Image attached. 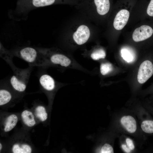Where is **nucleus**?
<instances>
[{
    "label": "nucleus",
    "mask_w": 153,
    "mask_h": 153,
    "mask_svg": "<svg viewBox=\"0 0 153 153\" xmlns=\"http://www.w3.org/2000/svg\"><path fill=\"white\" fill-rule=\"evenodd\" d=\"M64 31L63 37L75 46L83 45L93 39L94 31L91 22L80 14L69 21Z\"/></svg>",
    "instance_id": "1"
},
{
    "label": "nucleus",
    "mask_w": 153,
    "mask_h": 153,
    "mask_svg": "<svg viewBox=\"0 0 153 153\" xmlns=\"http://www.w3.org/2000/svg\"><path fill=\"white\" fill-rule=\"evenodd\" d=\"M27 1L29 2L19 4L14 10L9 12V17L16 21L26 20L30 12L35 8L57 4L75 6L80 0H29Z\"/></svg>",
    "instance_id": "2"
},
{
    "label": "nucleus",
    "mask_w": 153,
    "mask_h": 153,
    "mask_svg": "<svg viewBox=\"0 0 153 153\" xmlns=\"http://www.w3.org/2000/svg\"><path fill=\"white\" fill-rule=\"evenodd\" d=\"M75 7L80 14L93 23L98 16H104L109 12L110 2L109 0H80Z\"/></svg>",
    "instance_id": "3"
},
{
    "label": "nucleus",
    "mask_w": 153,
    "mask_h": 153,
    "mask_svg": "<svg viewBox=\"0 0 153 153\" xmlns=\"http://www.w3.org/2000/svg\"><path fill=\"white\" fill-rule=\"evenodd\" d=\"M47 60L52 63L65 67L73 64L71 58L61 50L56 48H37Z\"/></svg>",
    "instance_id": "4"
},
{
    "label": "nucleus",
    "mask_w": 153,
    "mask_h": 153,
    "mask_svg": "<svg viewBox=\"0 0 153 153\" xmlns=\"http://www.w3.org/2000/svg\"><path fill=\"white\" fill-rule=\"evenodd\" d=\"M16 53L24 60L33 65H42L44 64L42 60H46L37 48L23 47L19 49Z\"/></svg>",
    "instance_id": "5"
},
{
    "label": "nucleus",
    "mask_w": 153,
    "mask_h": 153,
    "mask_svg": "<svg viewBox=\"0 0 153 153\" xmlns=\"http://www.w3.org/2000/svg\"><path fill=\"white\" fill-rule=\"evenodd\" d=\"M153 74V65L148 60H145L140 65L138 71V82L142 84L146 82Z\"/></svg>",
    "instance_id": "6"
},
{
    "label": "nucleus",
    "mask_w": 153,
    "mask_h": 153,
    "mask_svg": "<svg viewBox=\"0 0 153 153\" xmlns=\"http://www.w3.org/2000/svg\"><path fill=\"white\" fill-rule=\"evenodd\" d=\"M153 33V30L150 26L143 25L136 29L133 32L132 38L135 42L144 41L150 37Z\"/></svg>",
    "instance_id": "7"
},
{
    "label": "nucleus",
    "mask_w": 153,
    "mask_h": 153,
    "mask_svg": "<svg viewBox=\"0 0 153 153\" xmlns=\"http://www.w3.org/2000/svg\"><path fill=\"white\" fill-rule=\"evenodd\" d=\"M129 13L126 9L120 10L116 15L113 23L114 28L116 30H120L125 26L128 20Z\"/></svg>",
    "instance_id": "8"
},
{
    "label": "nucleus",
    "mask_w": 153,
    "mask_h": 153,
    "mask_svg": "<svg viewBox=\"0 0 153 153\" xmlns=\"http://www.w3.org/2000/svg\"><path fill=\"white\" fill-rule=\"evenodd\" d=\"M121 123L128 131L131 133L135 132L137 129V124L135 120L130 116H124L120 120Z\"/></svg>",
    "instance_id": "9"
},
{
    "label": "nucleus",
    "mask_w": 153,
    "mask_h": 153,
    "mask_svg": "<svg viewBox=\"0 0 153 153\" xmlns=\"http://www.w3.org/2000/svg\"><path fill=\"white\" fill-rule=\"evenodd\" d=\"M40 84L45 89L52 91L55 87V82L53 78L47 74L42 75L39 78Z\"/></svg>",
    "instance_id": "10"
},
{
    "label": "nucleus",
    "mask_w": 153,
    "mask_h": 153,
    "mask_svg": "<svg viewBox=\"0 0 153 153\" xmlns=\"http://www.w3.org/2000/svg\"><path fill=\"white\" fill-rule=\"evenodd\" d=\"M90 58L94 60H98L104 59L106 56V53L104 49L95 46L89 51Z\"/></svg>",
    "instance_id": "11"
},
{
    "label": "nucleus",
    "mask_w": 153,
    "mask_h": 153,
    "mask_svg": "<svg viewBox=\"0 0 153 153\" xmlns=\"http://www.w3.org/2000/svg\"><path fill=\"white\" fill-rule=\"evenodd\" d=\"M21 116L24 122L28 126L32 127L35 124L34 116L31 112L24 110L22 112Z\"/></svg>",
    "instance_id": "12"
},
{
    "label": "nucleus",
    "mask_w": 153,
    "mask_h": 153,
    "mask_svg": "<svg viewBox=\"0 0 153 153\" xmlns=\"http://www.w3.org/2000/svg\"><path fill=\"white\" fill-rule=\"evenodd\" d=\"M10 82L13 88L18 91L23 92L26 89V85L25 83L20 80L15 75L11 77Z\"/></svg>",
    "instance_id": "13"
},
{
    "label": "nucleus",
    "mask_w": 153,
    "mask_h": 153,
    "mask_svg": "<svg viewBox=\"0 0 153 153\" xmlns=\"http://www.w3.org/2000/svg\"><path fill=\"white\" fill-rule=\"evenodd\" d=\"M18 120L17 116L14 114L9 116L7 119L4 128L5 132H8L16 126Z\"/></svg>",
    "instance_id": "14"
},
{
    "label": "nucleus",
    "mask_w": 153,
    "mask_h": 153,
    "mask_svg": "<svg viewBox=\"0 0 153 153\" xmlns=\"http://www.w3.org/2000/svg\"><path fill=\"white\" fill-rule=\"evenodd\" d=\"M121 52L122 57L127 62L131 63L134 60L135 56L130 50L124 48L121 50Z\"/></svg>",
    "instance_id": "15"
},
{
    "label": "nucleus",
    "mask_w": 153,
    "mask_h": 153,
    "mask_svg": "<svg viewBox=\"0 0 153 153\" xmlns=\"http://www.w3.org/2000/svg\"><path fill=\"white\" fill-rule=\"evenodd\" d=\"M12 150L14 153H30L32 150L31 147L29 145L24 144L20 146L17 144L13 146Z\"/></svg>",
    "instance_id": "16"
},
{
    "label": "nucleus",
    "mask_w": 153,
    "mask_h": 153,
    "mask_svg": "<svg viewBox=\"0 0 153 153\" xmlns=\"http://www.w3.org/2000/svg\"><path fill=\"white\" fill-rule=\"evenodd\" d=\"M11 98V95L8 91L4 89L0 90V106L8 103L10 101Z\"/></svg>",
    "instance_id": "17"
},
{
    "label": "nucleus",
    "mask_w": 153,
    "mask_h": 153,
    "mask_svg": "<svg viewBox=\"0 0 153 153\" xmlns=\"http://www.w3.org/2000/svg\"><path fill=\"white\" fill-rule=\"evenodd\" d=\"M141 126L144 132L149 134L153 133V120H144L142 123Z\"/></svg>",
    "instance_id": "18"
},
{
    "label": "nucleus",
    "mask_w": 153,
    "mask_h": 153,
    "mask_svg": "<svg viewBox=\"0 0 153 153\" xmlns=\"http://www.w3.org/2000/svg\"><path fill=\"white\" fill-rule=\"evenodd\" d=\"M36 116L42 121L46 120L48 118V114L45 108L42 106H38L36 109Z\"/></svg>",
    "instance_id": "19"
},
{
    "label": "nucleus",
    "mask_w": 153,
    "mask_h": 153,
    "mask_svg": "<svg viewBox=\"0 0 153 153\" xmlns=\"http://www.w3.org/2000/svg\"><path fill=\"white\" fill-rule=\"evenodd\" d=\"M100 69L101 74L102 75H105L113 70V67L110 63H103L101 64Z\"/></svg>",
    "instance_id": "20"
},
{
    "label": "nucleus",
    "mask_w": 153,
    "mask_h": 153,
    "mask_svg": "<svg viewBox=\"0 0 153 153\" xmlns=\"http://www.w3.org/2000/svg\"><path fill=\"white\" fill-rule=\"evenodd\" d=\"M101 153H114L113 149L110 144L106 143L102 147L101 149Z\"/></svg>",
    "instance_id": "21"
},
{
    "label": "nucleus",
    "mask_w": 153,
    "mask_h": 153,
    "mask_svg": "<svg viewBox=\"0 0 153 153\" xmlns=\"http://www.w3.org/2000/svg\"><path fill=\"white\" fill-rule=\"evenodd\" d=\"M147 13L150 16H153V0H151L148 7Z\"/></svg>",
    "instance_id": "22"
},
{
    "label": "nucleus",
    "mask_w": 153,
    "mask_h": 153,
    "mask_svg": "<svg viewBox=\"0 0 153 153\" xmlns=\"http://www.w3.org/2000/svg\"><path fill=\"white\" fill-rule=\"evenodd\" d=\"M126 142L127 145V146L131 150H133L134 148V146L133 144L132 141L129 138H127L126 139Z\"/></svg>",
    "instance_id": "23"
},
{
    "label": "nucleus",
    "mask_w": 153,
    "mask_h": 153,
    "mask_svg": "<svg viewBox=\"0 0 153 153\" xmlns=\"http://www.w3.org/2000/svg\"><path fill=\"white\" fill-rule=\"evenodd\" d=\"M122 149L125 152L127 153H129L131 151V150L129 148L128 146L124 144H122Z\"/></svg>",
    "instance_id": "24"
},
{
    "label": "nucleus",
    "mask_w": 153,
    "mask_h": 153,
    "mask_svg": "<svg viewBox=\"0 0 153 153\" xmlns=\"http://www.w3.org/2000/svg\"><path fill=\"white\" fill-rule=\"evenodd\" d=\"M2 145L1 143H0V150H1L2 148Z\"/></svg>",
    "instance_id": "25"
}]
</instances>
